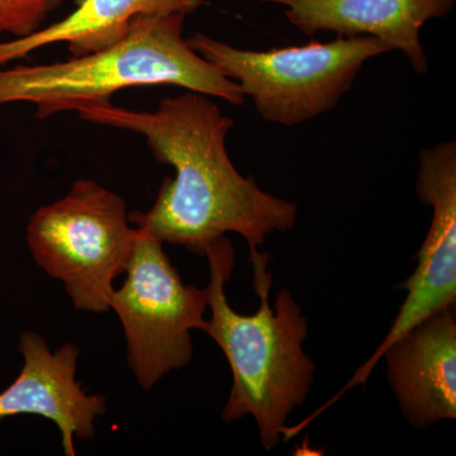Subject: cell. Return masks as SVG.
<instances>
[{
	"instance_id": "obj_1",
	"label": "cell",
	"mask_w": 456,
	"mask_h": 456,
	"mask_svg": "<svg viewBox=\"0 0 456 456\" xmlns=\"http://www.w3.org/2000/svg\"><path fill=\"white\" fill-rule=\"evenodd\" d=\"M84 121L145 137L160 164L175 170L165 178L154 206L128 215V221L163 244L206 256L226 233H237L248 248H259L270 233L296 226L298 206L264 191L231 161L228 132L235 122L208 95L185 90L165 98L154 112L110 102L75 107Z\"/></svg>"
},
{
	"instance_id": "obj_2",
	"label": "cell",
	"mask_w": 456,
	"mask_h": 456,
	"mask_svg": "<svg viewBox=\"0 0 456 456\" xmlns=\"http://www.w3.org/2000/svg\"><path fill=\"white\" fill-rule=\"evenodd\" d=\"M209 264L208 308L203 332L224 351L233 383L222 419L227 424L253 416L266 452L277 448L288 417L302 406L311 391L314 362L303 351L307 318L283 288L274 307L269 303L272 273L268 254L251 248L254 288L260 305L254 314H237L227 301L226 283L235 268V250L226 236L207 250Z\"/></svg>"
},
{
	"instance_id": "obj_3",
	"label": "cell",
	"mask_w": 456,
	"mask_h": 456,
	"mask_svg": "<svg viewBox=\"0 0 456 456\" xmlns=\"http://www.w3.org/2000/svg\"><path fill=\"white\" fill-rule=\"evenodd\" d=\"M184 14H140L121 40L50 64L0 68V106L35 104L36 118L110 102L123 89L179 86L242 106L245 95L183 37Z\"/></svg>"
},
{
	"instance_id": "obj_4",
	"label": "cell",
	"mask_w": 456,
	"mask_h": 456,
	"mask_svg": "<svg viewBox=\"0 0 456 456\" xmlns=\"http://www.w3.org/2000/svg\"><path fill=\"white\" fill-rule=\"evenodd\" d=\"M187 42L239 84L261 118L287 127L334 110L369 59L392 53L388 45L369 36L268 51L237 49L200 32Z\"/></svg>"
},
{
	"instance_id": "obj_5",
	"label": "cell",
	"mask_w": 456,
	"mask_h": 456,
	"mask_svg": "<svg viewBox=\"0 0 456 456\" xmlns=\"http://www.w3.org/2000/svg\"><path fill=\"white\" fill-rule=\"evenodd\" d=\"M137 235L123 198L94 180L77 179L65 197L33 213L27 245L36 264L61 281L77 310L106 314Z\"/></svg>"
},
{
	"instance_id": "obj_6",
	"label": "cell",
	"mask_w": 456,
	"mask_h": 456,
	"mask_svg": "<svg viewBox=\"0 0 456 456\" xmlns=\"http://www.w3.org/2000/svg\"><path fill=\"white\" fill-rule=\"evenodd\" d=\"M163 246L139 230L125 283L110 301L123 326L128 365L145 391L187 367L193 358L191 331L207 325V288L184 284Z\"/></svg>"
},
{
	"instance_id": "obj_7",
	"label": "cell",
	"mask_w": 456,
	"mask_h": 456,
	"mask_svg": "<svg viewBox=\"0 0 456 456\" xmlns=\"http://www.w3.org/2000/svg\"><path fill=\"white\" fill-rule=\"evenodd\" d=\"M416 191L421 202L432 207V221L424 244L416 255L415 273L397 285L407 292L395 322L384 340L341 391L318 408L332 406L347 391L365 386L387 347L434 312L456 303V143H437L419 155Z\"/></svg>"
},
{
	"instance_id": "obj_8",
	"label": "cell",
	"mask_w": 456,
	"mask_h": 456,
	"mask_svg": "<svg viewBox=\"0 0 456 456\" xmlns=\"http://www.w3.org/2000/svg\"><path fill=\"white\" fill-rule=\"evenodd\" d=\"M18 350L23 367L0 393V422L20 415L45 417L59 428L64 454L74 456L75 441L93 439L95 422L107 411L106 398L88 395L77 380L79 347L69 342L53 351L41 335L23 331Z\"/></svg>"
},
{
	"instance_id": "obj_9",
	"label": "cell",
	"mask_w": 456,
	"mask_h": 456,
	"mask_svg": "<svg viewBox=\"0 0 456 456\" xmlns=\"http://www.w3.org/2000/svg\"><path fill=\"white\" fill-rule=\"evenodd\" d=\"M402 415L417 428L456 419L455 305L424 318L384 351Z\"/></svg>"
},
{
	"instance_id": "obj_10",
	"label": "cell",
	"mask_w": 456,
	"mask_h": 456,
	"mask_svg": "<svg viewBox=\"0 0 456 456\" xmlns=\"http://www.w3.org/2000/svg\"><path fill=\"white\" fill-rule=\"evenodd\" d=\"M284 5L287 20L308 37L369 36L406 55L416 74L428 73L421 29L432 18L448 16L455 0H256Z\"/></svg>"
},
{
	"instance_id": "obj_11",
	"label": "cell",
	"mask_w": 456,
	"mask_h": 456,
	"mask_svg": "<svg viewBox=\"0 0 456 456\" xmlns=\"http://www.w3.org/2000/svg\"><path fill=\"white\" fill-rule=\"evenodd\" d=\"M204 4L206 0H82L64 20L0 44V66L61 42L74 56L86 55L121 40L140 14L189 16Z\"/></svg>"
},
{
	"instance_id": "obj_12",
	"label": "cell",
	"mask_w": 456,
	"mask_h": 456,
	"mask_svg": "<svg viewBox=\"0 0 456 456\" xmlns=\"http://www.w3.org/2000/svg\"><path fill=\"white\" fill-rule=\"evenodd\" d=\"M65 0H0V35L26 37L42 28L50 13Z\"/></svg>"
}]
</instances>
